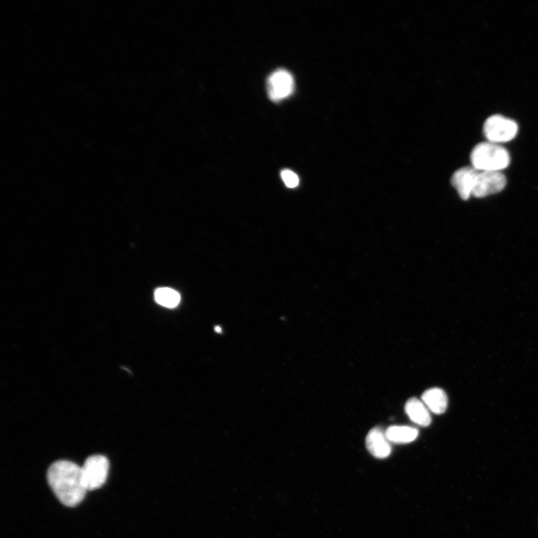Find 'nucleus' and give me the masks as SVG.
<instances>
[{
	"label": "nucleus",
	"instance_id": "obj_1",
	"mask_svg": "<svg viewBox=\"0 0 538 538\" xmlns=\"http://www.w3.org/2000/svg\"><path fill=\"white\" fill-rule=\"evenodd\" d=\"M47 481L59 501L68 507L80 504L87 491L82 467L68 460H58L49 467Z\"/></svg>",
	"mask_w": 538,
	"mask_h": 538
},
{
	"label": "nucleus",
	"instance_id": "obj_2",
	"mask_svg": "<svg viewBox=\"0 0 538 538\" xmlns=\"http://www.w3.org/2000/svg\"><path fill=\"white\" fill-rule=\"evenodd\" d=\"M472 167L482 171H500L511 162L507 149L501 145L484 142L475 145L470 154Z\"/></svg>",
	"mask_w": 538,
	"mask_h": 538
},
{
	"label": "nucleus",
	"instance_id": "obj_3",
	"mask_svg": "<svg viewBox=\"0 0 538 538\" xmlns=\"http://www.w3.org/2000/svg\"><path fill=\"white\" fill-rule=\"evenodd\" d=\"M518 130V124L515 121L500 115L488 118L483 127L487 142L498 145L514 140Z\"/></svg>",
	"mask_w": 538,
	"mask_h": 538
},
{
	"label": "nucleus",
	"instance_id": "obj_4",
	"mask_svg": "<svg viewBox=\"0 0 538 538\" xmlns=\"http://www.w3.org/2000/svg\"><path fill=\"white\" fill-rule=\"evenodd\" d=\"M81 467L87 491L98 489L105 484L109 470L106 457L101 455L90 456Z\"/></svg>",
	"mask_w": 538,
	"mask_h": 538
},
{
	"label": "nucleus",
	"instance_id": "obj_5",
	"mask_svg": "<svg viewBox=\"0 0 538 538\" xmlns=\"http://www.w3.org/2000/svg\"><path fill=\"white\" fill-rule=\"evenodd\" d=\"M507 184L505 175L500 171L477 172L472 191V196L484 197L503 191Z\"/></svg>",
	"mask_w": 538,
	"mask_h": 538
},
{
	"label": "nucleus",
	"instance_id": "obj_6",
	"mask_svg": "<svg viewBox=\"0 0 538 538\" xmlns=\"http://www.w3.org/2000/svg\"><path fill=\"white\" fill-rule=\"evenodd\" d=\"M295 82L293 75L286 70L273 72L267 80V92L274 102H279L290 97L294 92Z\"/></svg>",
	"mask_w": 538,
	"mask_h": 538
},
{
	"label": "nucleus",
	"instance_id": "obj_7",
	"mask_svg": "<svg viewBox=\"0 0 538 538\" xmlns=\"http://www.w3.org/2000/svg\"><path fill=\"white\" fill-rule=\"evenodd\" d=\"M477 172L478 170L472 166L461 168L454 173L451 179V183L459 196L465 201L472 196Z\"/></svg>",
	"mask_w": 538,
	"mask_h": 538
},
{
	"label": "nucleus",
	"instance_id": "obj_8",
	"mask_svg": "<svg viewBox=\"0 0 538 538\" xmlns=\"http://www.w3.org/2000/svg\"><path fill=\"white\" fill-rule=\"evenodd\" d=\"M369 453L378 458H386L391 455V446L386 433L380 428H374L369 432L366 439Z\"/></svg>",
	"mask_w": 538,
	"mask_h": 538
},
{
	"label": "nucleus",
	"instance_id": "obj_9",
	"mask_svg": "<svg viewBox=\"0 0 538 538\" xmlns=\"http://www.w3.org/2000/svg\"><path fill=\"white\" fill-rule=\"evenodd\" d=\"M430 410L422 401L412 398L405 405V412L412 422L422 427H427L432 423Z\"/></svg>",
	"mask_w": 538,
	"mask_h": 538
},
{
	"label": "nucleus",
	"instance_id": "obj_10",
	"mask_svg": "<svg viewBox=\"0 0 538 538\" xmlns=\"http://www.w3.org/2000/svg\"><path fill=\"white\" fill-rule=\"evenodd\" d=\"M422 401L436 415H442L448 407V398L440 388H432L422 396Z\"/></svg>",
	"mask_w": 538,
	"mask_h": 538
},
{
	"label": "nucleus",
	"instance_id": "obj_11",
	"mask_svg": "<svg viewBox=\"0 0 538 538\" xmlns=\"http://www.w3.org/2000/svg\"><path fill=\"white\" fill-rule=\"evenodd\" d=\"M388 441L396 444H408L415 441L419 434L415 428L408 427H391L385 432Z\"/></svg>",
	"mask_w": 538,
	"mask_h": 538
},
{
	"label": "nucleus",
	"instance_id": "obj_12",
	"mask_svg": "<svg viewBox=\"0 0 538 538\" xmlns=\"http://www.w3.org/2000/svg\"><path fill=\"white\" fill-rule=\"evenodd\" d=\"M154 297L159 305L168 308L176 307L181 302V295L170 288H159Z\"/></svg>",
	"mask_w": 538,
	"mask_h": 538
},
{
	"label": "nucleus",
	"instance_id": "obj_13",
	"mask_svg": "<svg viewBox=\"0 0 538 538\" xmlns=\"http://www.w3.org/2000/svg\"><path fill=\"white\" fill-rule=\"evenodd\" d=\"M282 179L287 187L295 188L299 183L297 174L291 170H284L281 173Z\"/></svg>",
	"mask_w": 538,
	"mask_h": 538
},
{
	"label": "nucleus",
	"instance_id": "obj_14",
	"mask_svg": "<svg viewBox=\"0 0 538 538\" xmlns=\"http://www.w3.org/2000/svg\"><path fill=\"white\" fill-rule=\"evenodd\" d=\"M215 330H216V332H218V333H221V328H219V327H216Z\"/></svg>",
	"mask_w": 538,
	"mask_h": 538
}]
</instances>
